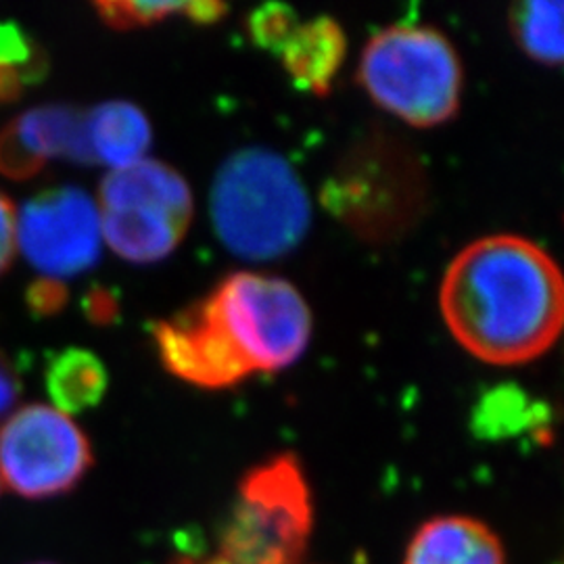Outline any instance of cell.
<instances>
[{"label":"cell","mask_w":564,"mask_h":564,"mask_svg":"<svg viewBox=\"0 0 564 564\" xmlns=\"http://www.w3.org/2000/svg\"><path fill=\"white\" fill-rule=\"evenodd\" d=\"M314 508L302 464L281 454L251 468L224 524L220 558L232 564H302Z\"/></svg>","instance_id":"4"},{"label":"cell","mask_w":564,"mask_h":564,"mask_svg":"<svg viewBox=\"0 0 564 564\" xmlns=\"http://www.w3.org/2000/svg\"><path fill=\"white\" fill-rule=\"evenodd\" d=\"M193 212L188 182L158 160L111 170L99 188L102 241L132 263L160 262L174 253Z\"/></svg>","instance_id":"5"},{"label":"cell","mask_w":564,"mask_h":564,"mask_svg":"<svg viewBox=\"0 0 564 564\" xmlns=\"http://www.w3.org/2000/svg\"><path fill=\"white\" fill-rule=\"evenodd\" d=\"M95 9L102 23L123 32L184 15L186 2H97Z\"/></svg>","instance_id":"20"},{"label":"cell","mask_w":564,"mask_h":564,"mask_svg":"<svg viewBox=\"0 0 564 564\" xmlns=\"http://www.w3.org/2000/svg\"><path fill=\"white\" fill-rule=\"evenodd\" d=\"M90 466L84 431L57 408L30 403L0 426V475L23 498L61 496L80 484Z\"/></svg>","instance_id":"7"},{"label":"cell","mask_w":564,"mask_h":564,"mask_svg":"<svg viewBox=\"0 0 564 564\" xmlns=\"http://www.w3.org/2000/svg\"><path fill=\"white\" fill-rule=\"evenodd\" d=\"M207 300L251 372L284 370L310 345L312 312L302 293L284 279L235 272Z\"/></svg>","instance_id":"6"},{"label":"cell","mask_w":564,"mask_h":564,"mask_svg":"<svg viewBox=\"0 0 564 564\" xmlns=\"http://www.w3.org/2000/svg\"><path fill=\"white\" fill-rule=\"evenodd\" d=\"M84 113L69 105H42L9 121L0 130V174L11 181H30L48 160L95 163Z\"/></svg>","instance_id":"10"},{"label":"cell","mask_w":564,"mask_h":564,"mask_svg":"<svg viewBox=\"0 0 564 564\" xmlns=\"http://www.w3.org/2000/svg\"><path fill=\"white\" fill-rule=\"evenodd\" d=\"M212 224L224 247L249 262H270L305 239L312 205L302 178L270 149H242L218 170Z\"/></svg>","instance_id":"2"},{"label":"cell","mask_w":564,"mask_h":564,"mask_svg":"<svg viewBox=\"0 0 564 564\" xmlns=\"http://www.w3.org/2000/svg\"><path fill=\"white\" fill-rule=\"evenodd\" d=\"M84 310L88 314V318H93L95 323H111L118 314V302L113 300V295L109 291L95 289L86 295L84 300Z\"/></svg>","instance_id":"24"},{"label":"cell","mask_w":564,"mask_h":564,"mask_svg":"<svg viewBox=\"0 0 564 564\" xmlns=\"http://www.w3.org/2000/svg\"><path fill=\"white\" fill-rule=\"evenodd\" d=\"M510 28L517 44L542 65H561L564 57L563 2L527 0L512 7Z\"/></svg>","instance_id":"18"},{"label":"cell","mask_w":564,"mask_h":564,"mask_svg":"<svg viewBox=\"0 0 564 564\" xmlns=\"http://www.w3.org/2000/svg\"><path fill=\"white\" fill-rule=\"evenodd\" d=\"M99 205L76 186H57L28 199L18 216V245L48 281L90 270L101 256Z\"/></svg>","instance_id":"8"},{"label":"cell","mask_w":564,"mask_h":564,"mask_svg":"<svg viewBox=\"0 0 564 564\" xmlns=\"http://www.w3.org/2000/svg\"><path fill=\"white\" fill-rule=\"evenodd\" d=\"M48 74L46 51L15 20H0V105L20 101Z\"/></svg>","instance_id":"17"},{"label":"cell","mask_w":564,"mask_h":564,"mask_svg":"<svg viewBox=\"0 0 564 564\" xmlns=\"http://www.w3.org/2000/svg\"><path fill=\"white\" fill-rule=\"evenodd\" d=\"M153 341L167 372L203 389L235 387L253 375L207 297L153 324Z\"/></svg>","instance_id":"9"},{"label":"cell","mask_w":564,"mask_h":564,"mask_svg":"<svg viewBox=\"0 0 564 564\" xmlns=\"http://www.w3.org/2000/svg\"><path fill=\"white\" fill-rule=\"evenodd\" d=\"M44 383L59 412L80 414L101 402L109 375L97 354L82 347H67L51 356L44 370Z\"/></svg>","instance_id":"15"},{"label":"cell","mask_w":564,"mask_h":564,"mask_svg":"<svg viewBox=\"0 0 564 564\" xmlns=\"http://www.w3.org/2000/svg\"><path fill=\"white\" fill-rule=\"evenodd\" d=\"M18 249V216L9 197L0 191V276L9 270Z\"/></svg>","instance_id":"22"},{"label":"cell","mask_w":564,"mask_h":564,"mask_svg":"<svg viewBox=\"0 0 564 564\" xmlns=\"http://www.w3.org/2000/svg\"><path fill=\"white\" fill-rule=\"evenodd\" d=\"M228 13V7L218 0H197V2H186L184 18L197 23V25H209L216 21L223 20Z\"/></svg>","instance_id":"25"},{"label":"cell","mask_w":564,"mask_h":564,"mask_svg":"<svg viewBox=\"0 0 564 564\" xmlns=\"http://www.w3.org/2000/svg\"><path fill=\"white\" fill-rule=\"evenodd\" d=\"M67 303V289L59 281L41 279L28 289V305L34 316H53Z\"/></svg>","instance_id":"21"},{"label":"cell","mask_w":564,"mask_h":564,"mask_svg":"<svg viewBox=\"0 0 564 564\" xmlns=\"http://www.w3.org/2000/svg\"><path fill=\"white\" fill-rule=\"evenodd\" d=\"M93 162L121 170L144 160L151 147V123L134 102L107 101L84 113Z\"/></svg>","instance_id":"14"},{"label":"cell","mask_w":564,"mask_h":564,"mask_svg":"<svg viewBox=\"0 0 564 564\" xmlns=\"http://www.w3.org/2000/svg\"><path fill=\"white\" fill-rule=\"evenodd\" d=\"M21 395V379L18 366L0 349V419L11 412Z\"/></svg>","instance_id":"23"},{"label":"cell","mask_w":564,"mask_h":564,"mask_svg":"<svg viewBox=\"0 0 564 564\" xmlns=\"http://www.w3.org/2000/svg\"><path fill=\"white\" fill-rule=\"evenodd\" d=\"M440 305L468 354L496 366L527 364L563 330V274L540 245L494 235L470 242L447 265Z\"/></svg>","instance_id":"1"},{"label":"cell","mask_w":564,"mask_h":564,"mask_svg":"<svg viewBox=\"0 0 564 564\" xmlns=\"http://www.w3.org/2000/svg\"><path fill=\"white\" fill-rule=\"evenodd\" d=\"M300 25L297 13L282 2H268L249 13L245 21L251 42L265 53L281 55L284 44Z\"/></svg>","instance_id":"19"},{"label":"cell","mask_w":564,"mask_h":564,"mask_svg":"<svg viewBox=\"0 0 564 564\" xmlns=\"http://www.w3.org/2000/svg\"><path fill=\"white\" fill-rule=\"evenodd\" d=\"M178 564H232L228 563V561H223L220 556L218 558H214V561H181Z\"/></svg>","instance_id":"26"},{"label":"cell","mask_w":564,"mask_h":564,"mask_svg":"<svg viewBox=\"0 0 564 564\" xmlns=\"http://www.w3.org/2000/svg\"><path fill=\"white\" fill-rule=\"evenodd\" d=\"M403 564H506L505 545L481 521L440 517L414 533Z\"/></svg>","instance_id":"12"},{"label":"cell","mask_w":564,"mask_h":564,"mask_svg":"<svg viewBox=\"0 0 564 564\" xmlns=\"http://www.w3.org/2000/svg\"><path fill=\"white\" fill-rule=\"evenodd\" d=\"M547 408L535 402L519 384H498L485 391L473 410V431L481 440L517 437L547 423Z\"/></svg>","instance_id":"16"},{"label":"cell","mask_w":564,"mask_h":564,"mask_svg":"<svg viewBox=\"0 0 564 564\" xmlns=\"http://www.w3.org/2000/svg\"><path fill=\"white\" fill-rule=\"evenodd\" d=\"M358 84L391 116L416 128H433L460 109L463 63L440 30L391 25L364 46Z\"/></svg>","instance_id":"3"},{"label":"cell","mask_w":564,"mask_h":564,"mask_svg":"<svg viewBox=\"0 0 564 564\" xmlns=\"http://www.w3.org/2000/svg\"><path fill=\"white\" fill-rule=\"evenodd\" d=\"M391 165H379L377 155H362V160L354 163L349 170L343 167L339 176L326 182L323 188V203L328 212L339 216L341 220L360 228L366 235H372L375 230V216L381 212L384 216V230L387 235L400 230L410 223L412 212L408 205H416V181L395 184V176H400L403 170H389Z\"/></svg>","instance_id":"11"},{"label":"cell","mask_w":564,"mask_h":564,"mask_svg":"<svg viewBox=\"0 0 564 564\" xmlns=\"http://www.w3.org/2000/svg\"><path fill=\"white\" fill-rule=\"evenodd\" d=\"M345 55L347 39L341 25L323 15L297 25L282 48L281 59L282 67L297 88L316 97H326L333 90Z\"/></svg>","instance_id":"13"}]
</instances>
